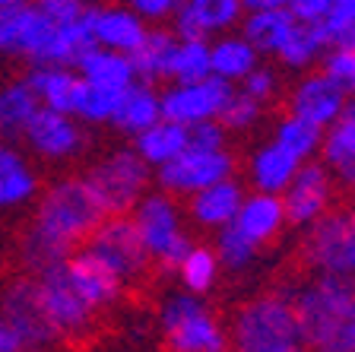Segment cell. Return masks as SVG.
<instances>
[{"mask_svg":"<svg viewBox=\"0 0 355 352\" xmlns=\"http://www.w3.org/2000/svg\"><path fill=\"white\" fill-rule=\"evenodd\" d=\"M86 248L96 251L105 264H108L111 270L124 279L127 286H130V283L146 279L149 270H153V257H149V251H146V244H143L140 232H137V226H133V216L130 213L105 216V219L92 228Z\"/></svg>","mask_w":355,"mask_h":352,"instance_id":"obj_10","label":"cell"},{"mask_svg":"<svg viewBox=\"0 0 355 352\" xmlns=\"http://www.w3.org/2000/svg\"><path fill=\"white\" fill-rule=\"evenodd\" d=\"M311 352H355V305L346 311V317L336 324V330L320 346H314Z\"/></svg>","mask_w":355,"mask_h":352,"instance_id":"obj_45","label":"cell"},{"mask_svg":"<svg viewBox=\"0 0 355 352\" xmlns=\"http://www.w3.org/2000/svg\"><path fill=\"white\" fill-rule=\"evenodd\" d=\"M235 226L241 228L251 242H257L260 248H270L286 235L288 216L286 203L279 194H263V191H248L241 210L235 216Z\"/></svg>","mask_w":355,"mask_h":352,"instance_id":"obj_22","label":"cell"},{"mask_svg":"<svg viewBox=\"0 0 355 352\" xmlns=\"http://www.w3.org/2000/svg\"><path fill=\"white\" fill-rule=\"evenodd\" d=\"M22 143L38 162L48 165H64V162L80 159L89 149V131L80 117L54 108H38V115L29 121Z\"/></svg>","mask_w":355,"mask_h":352,"instance_id":"obj_11","label":"cell"},{"mask_svg":"<svg viewBox=\"0 0 355 352\" xmlns=\"http://www.w3.org/2000/svg\"><path fill=\"white\" fill-rule=\"evenodd\" d=\"M165 352H229V330L203 295L171 292L159 311Z\"/></svg>","mask_w":355,"mask_h":352,"instance_id":"obj_6","label":"cell"},{"mask_svg":"<svg viewBox=\"0 0 355 352\" xmlns=\"http://www.w3.org/2000/svg\"><path fill=\"white\" fill-rule=\"evenodd\" d=\"M29 3H35L51 22H70V19H76L92 0H29Z\"/></svg>","mask_w":355,"mask_h":352,"instance_id":"obj_46","label":"cell"},{"mask_svg":"<svg viewBox=\"0 0 355 352\" xmlns=\"http://www.w3.org/2000/svg\"><path fill=\"white\" fill-rule=\"evenodd\" d=\"M333 0H286V10L295 22H324Z\"/></svg>","mask_w":355,"mask_h":352,"instance_id":"obj_47","label":"cell"},{"mask_svg":"<svg viewBox=\"0 0 355 352\" xmlns=\"http://www.w3.org/2000/svg\"><path fill=\"white\" fill-rule=\"evenodd\" d=\"M213 248L222 260V270H229V273H248L260 260V254H263V248L257 242H251L235 222L216 232Z\"/></svg>","mask_w":355,"mask_h":352,"instance_id":"obj_35","label":"cell"},{"mask_svg":"<svg viewBox=\"0 0 355 352\" xmlns=\"http://www.w3.org/2000/svg\"><path fill=\"white\" fill-rule=\"evenodd\" d=\"M38 292H42L44 311L51 317L54 330H58V340H67V343H80L92 333L96 327V311L89 308L83 295L70 286V279L64 273V264L54 267V270L38 273Z\"/></svg>","mask_w":355,"mask_h":352,"instance_id":"obj_12","label":"cell"},{"mask_svg":"<svg viewBox=\"0 0 355 352\" xmlns=\"http://www.w3.org/2000/svg\"><path fill=\"white\" fill-rule=\"evenodd\" d=\"M124 3L149 26H168L181 7V0H124Z\"/></svg>","mask_w":355,"mask_h":352,"instance_id":"obj_42","label":"cell"},{"mask_svg":"<svg viewBox=\"0 0 355 352\" xmlns=\"http://www.w3.org/2000/svg\"><path fill=\"white\" fill-rule=\"evenodd\" d=\"M187 131H191V146H197V149H225L229 146V131L222 127L219 117L200 121V124L187 127Z\"/></svg>","mask_w":355,"mask_h":352,"instance_id":"obj_43","label":"cell"},{"mask_svg":"<svg viewBox=\"0 0 355 352\" xmlns=\"http://www.w3.org/2000/svg\"><path fill=\"white\" fill-rule=\"evenodd\" d=\"M229 352H308L286 289L241 301L229 317Z\"/></svg>","mask_w":355,"mask_h":352,"instance_id":"obj_1","label":"cell"},{"mask_svg":"<svg viewBox=\"0 0 355 352\" xmlns=\"http://www.w3.org/2000/svg\"><path fill=\"white\" fill-rule=\"evenodd\" d=\"M352 286H355V276H352Z\"/></svg>","mask_w":355,"mask_h":352,"instance_id":"obj_52","label":"cell"},{"mask_svg":"<svg viewBox=\"0 0 355 352\" xmlns=\"http://www.w3.org/2000/svg\"><path fill=\"white\" fill-rule=\"evenodd\" d=\"M105 219V210L92 197L83 175H58L42 184L35 203H32L29 226L64 244L67 251H76L89 242V235Z\"/></svg>","mask_w":355,"mask_h":352,"instance_id":"obj_2","label":"cell"},{"mask_svg":"<svg viewBox=\"0 0 355 352\" xmlns=\"http://www.w3.org/2000/svg\"><path fill=\"white\" fill-rule=\"evenodd\" d=\"M51 29L54 22L35 3L0 10V58H19L26 64H35L51 38Z\"/></svg>","mask_w":355,"mask_h":352,"instance_id":"obj_17","label":"cell"},{"mask_svg":"<svg viewBox=\"0 0 355 352\" xmlns=\"http://www.w3.org/2000/svg\"><path fill=\"white\" fill-rule=\"evenodd\" d=\"M64 273H67V279H70V286L83 295V301H86L96 315L114 308L121 301V295H124V286H127L124 279L111 270L96 251L86 248V244H80L73 254L67 257Z\"/></svg>","mask_w":355,"mask_h":352,"instance_id":"obj_16","label":"cell"},{"mask_svg":"<svg viewBox=\"0 0 355 352\" xmlns=\"http://www.w3.org/2000/svg\"><path fill=\"white\" fill-rule=\"evenodd\" d=\"M42 102H38L35 89L26 83V76H16L0 86V137L7 140H22L29 121L38 115Z\"/></svg>","mask_w":355,"mask_h":352,"instance_id":"obj_31","label":"cell"},{"mask_svg":"<svg viewBox=\"0 0 355 352\" xmlns=\"http://www.w3.org/2000/svg\"><path fill=\"white\" fill-rule=\"evenodd\" d=\"M92 197L105 210V216L133 213V206L153 187V165L130 146H114L96 162H89L83 171Z\"/></svg>","mask_w":355,"mask_h":352,"instance_id":"obj_4","label":"cell"},{"mask_svg":"<svg viewBox=\"0 0 355 352\" xmlns=\"http://www.w3.org/2000/svg\"><path fill=\"white\" fill-rule=\"evenodd\" d=\"M295 26L292 13L286 7H266V10H244L238 32L260 51V58H273L279 51V44L286 42L288 29Z\"/></svg>","mask_w":355,"mask_h":352,"instance_id":"obj_29","label":"cell"},{"mask_svg":"<svg viewBox=\"0 0 355 352\" xmlns=\"http://www.w3.org/2000/svg\"><path fill=\"white\" fill-rule=\"evenodd\" d=\"M238 89H244V92H248V96H254L257 102L270 105L276 96H279L282 80H279V74H276L270 64H257L251 74H248L241 83H238Z\"/></svg>","mask_w":355,"mask_h":352,"instance_id":"obj_41","label":"cell"},{"mask_svg":"<svg viewBox=\"0 0 355 352\" xmlns=\"http://www.w3.org/2000/svg\"><path fill=\"white\" fill-rule=\"evenodd\" d=\"M333 44H346V48H352V51H355V29H352V32H346V35H343L340 42H333Z\"/></svg>","mask_w":355,"mask_h":352,"instance_id":"obj_50","label":"cell"},{"mask_svg":"<svg viewBox=\"0 0 355 352\" xmlns=\"http://www.w3.org/2000/svg\"><path fill=\"white\" fill-rule=\"evenodd\" d=\"M298 165L286 149H279L273 140H266L260 146H254L244 159V184L251 191H263V194H286V187L292 184Z\"/></svg>","mask_w":355,"mask_h":352,"instance_id":"obj_23","label":"cell"},{"mask_svg":"<svg viewBox=\"0 0 355 352\" xmlns=\"http://www.w3.org/2000/svg\"><path fill=\"white\" fill-rule=\"evenodd\" d=\"M336 187L340 184H336L333 169H327L320 159L302 162L292 184L282 194L288 226L308 228L311 222H318L324 213H330L333 206H336Z\"/></svg>","mask_w":355,"mask_h":352,"instance_id":"obj_13","label":"cell"},{"mask_svg":"<svg viewBox=\"0 0 355 352\" xmlns=\"http://www.w3.org/2000/svg\"><path fill=\"white\" fill-rule=\"evenodd\" d=\"M333 175H336V184H340L343 191L355 194V159L349 162V165H343L340 171H333Z\"/></svg>","mask_w":355,"mask_h":352,"instance_id":"obj_49","label":"cell"},{"mask_svg":"<svg viewBox=\"0 0 355 352\" xmlns=\"http://www.w3.org/2000/svg\"><path fill=\"white\" fill-rule=\"evenodd\" d=\"M178 286L191 295H209L222 279V260L216 254L213 244L207 242H193L187 248V254L181 257V264L175 270Z\"/></svg>","mask_w":355,"mask_h":352,"instance_id":"obj_33","label":"cell"},{"mask_svg":"<svg viewBox=\"0 0 355 352\" xmlns=\"http://www.w3.org/2000/svg\"><path fill=\"white\" fill-rule=\"evenodd\" d=\"M130 143L155 171V169H162L165 162H171L175 156H181L187 146H191V131H187L184 124H178V121L159 117L153 127H146L143 133H137Z\"/></svg>","mask_w":355,"mask_h":352,"instance_id":"obj_30","label":"cell"},{"mask_svg":"<svg viewBox=\"0 0 355 352\" xmlns=\"http://www.w3.org/2000/svg\"><path fill=\"white\" fill-rule=\"evenodd\" d=\"M22 76H26V83L35 89L42 108H54V111H67V115H73V99H76V86H80V74H76V67L29 64Z\"/></svg>","mask_w":355,"mask_h":352,"instance_id":"obj_26","label":"cell"},{"mask_svg":"<svg viewBox=\"0 0 355 352\" xmlns=\"http://www.w3.org/2000/svg\"><path fill=\"white\" fill-rule=\"evenodd\" d=\"M318 67L346 96H355V51L352 48H346V44H330Z\"/></svg>","mask_w":355,"mask_h":352,"instance_id":"obj_40","label":"cell"},{"mask_svg":"<svg viewBox=\"0 0 355 352\" xmlns=\"http://www.w3.org/2000/svg\"><path fill=\"white\" fill-rule=\"evenodd\" d=\"M355 159V111L343 108V115L324 131V143H320V162L327 169L340 171L343 165Z\"/></svg>","mask_w":355,"mask_h":352,"instance_id":"obj_37","label":"cell"},{"mask_svg":"<svg viewBox=\"0 0 355 352\" xmlns=\"http://www.w3.org/2000/svg\"><path fill=\"white\" fill-rule=\"evenodd\" d=\"M159 117H162V99H159V89L137 80L133 86H127L124 92H121L118 108H114V115H111L108 127H114V133H121V137L133 140L137 133H143L146 127H153Z\"/></svg>","mask_w":355,"mask_h":352,"instance_id":"obj_24","label":"cell"},{"mask_svg":"<svg viewBox=\"0 0 355 352\" xmlns=\"http://www.w3.org/2000/svg\"><path fill=\"white\" fill-rule=\"evenodd\" d=\"M304 270L355 276V232L349 206H333L318 222H311L298 244Z\"/></svg>","mask_w":355,"mask_h":352,"instance_id":"obj_7","label":"cell"},{"mask_svg":"<svg viewBox=\"0 0 355 352\" xmlns=\"http://www.w3.org/2000/svg\"><path fill=\"white\" fill-rule=\"evenodd\" d=\"M330 44L333 42H330V35H327L324 22H295L273 58L279 60L286 70L304 74V70H314V67L320 64V58H324V51Z\"/></svg>","mask_w":355,"mask_h":352,"instance_id":"obj_27","label":"cell"},{"mask_svg":"<svg viewBox=\"0 0 355 352\" xmlns=\"http://www.w3.org/2000/svg\"><path fill=\"white\" fill-rule=\"evenodd\" d=\"M232 92H235V86L229 80H222V76H207V80L193 83H165V89H159L162 117L178 121L184 127H193L200 121H213V117H219L222 105L229 102Z\"/></svg>","mask_w":355,"mask_h":352,"instance_id":"obj_14","label":"cell"},{"mask_svg":"<svg viewBox=\"0 0 355 352\" xmlns=\"http://www.w3.org/2000/svg\"><path fill=\"white\" fill-rule=\"evenodd\" d=\"M175 51H178L175 29H171V26H149L143 44L130 54L137 80L149 83V86H165V83H171Z\"/></svg>","mask_w":355,"mask_h":352,"instance_id":"obj_25","label":"cell"},{"mask_svg":"<svg viewBox=\"0 0 355 352\" xmlns=\"http://www.w3.org/2000/svg\"><path fill=\"white\" fill-rule=\"evenodd\" d=\"M346 99H349L346 92H343V89L318 67V70H304V74H298V80L288 86L286 111L288 115H295V117H302V121H308V124L320 127V131H327V127L343 115Z\"/></svg>","mask_w":355,"mask_h":352,"instance_id":"obj_15","label":"cell"},{"mask_svg":"<svg viewBox=\"0 0 355 352\" xmlns=\"http://www.w3.org/2000/svg\"><path fill=\"white\" fill-rule=\"evenodd\" d=\"M130 216L149 257H153V267L162 276H175L181 257L193 244L191 232H187L184 203L171 197L168 191H162V187H149L140 203L133 206Z\"/></svg>","mask_w":355,"mask_h":352,"instance_id":"obj_3","label":"cell"},{"mask_svg":"<svg viewBox=\"0 0 355 352\" xmlns=\"http://www.w3.org/2000/svg\"><path fill=\"white\" fill-rule=\"evenodd\" d=\"M295 308L298 327L308 352L314 346H320L336 324L346 317V311L355 305V286L352 276H333V273H311L308 279H302L298 286L286 289Z\"/></svg>","mask_w":355,"mask_h":352,"instance_id":"obj_5","label":"cell"},{"mask_svg":"<svg viewBox=\"0 0 355 352\" xmlns=\"http://www.w3.org/2000/svg\"><path fill=\"white\" fill-rule=\"evenodd\" d=\"M121 92L98 83H89L80 76L76 86V99H73V117H80L86 127H98V124H111V115L118 108Z\"/></svg>","mask_w":355,"mask_h":352,"instance_id":"obj_36","label":"cell"},{"mask_svg":"<svg viewBox=\"0 0 355 352\" xmlns=\"http://www.w3.org/2000/svg\"><path fill=\"white\" fill-rule=\"evenodd\" d=\"M89 19H92L96 44L111 48V51H121V54H133L149 32V22H143L124 0L89 3Z\"/></svg>","mask_w":355,"mask_h":352,"instance_id":"obj_19","label":"cell"},{"mask_svg":"<svg viewBox=\"0 0 355 352\" xmlns=\"http://www.w3.org/2000/svg\"><path fill=\"white\" fill-rule=\"evenodd\" d=\"M270 140H273L279 149H286L295 162H311V159H320L324 131L286 111L282 117L273 121V127H270Z\"/></svg>","mask_w":355,"mask_h":352,"instance_id":"obj_34","label":"cell"},{"mask_svg":"<svg viewBox=\"0 0 355 352\" xmlns=\"http://www.w3.org/2000/svg\"><path fill=\"white\" fill-rule=\"evenodd\" d=\"M263 115H266V105L257 102L254 96H248L244 89L235 86V92L229 96V102L222 105L219 121H222V127H225L229 133H251V131H257L260 127Z\"/></svg>","mask_w":355,"mask_h":352,"instance_id":"obj_39","label":"cell"},{"mask_svg":"<svg viewBox=\"0 0 355 352\" xmlns=\"http://www.w3.org/2000/svg\"><path fill=\"white\" fill-rule=\"evenodd\" d=\"M42 175L13 140L0 137V213L32 206L42 191Z\"/></svg>","mask_w":355,"mask_h":352,"instance_id":"obj_21","label":"cell"},{"mask_svg":"<svg viewBox=\"0 0 355 352\" xmlns=\"http://www.w3.org/2000/svg\"><path fill=\"white\" fill-rule=\"evenodd\" d=\"M324 29L330 35V42H340L346 32L355 29V0H333L330 13L324 19Z\"/></svg>","mask_w":355,"mask_h":352,"instance_id":"obj_44","label":"cell"},{"mask_svg":"<svg viewBox=\"0 0 355 352\" xmlns=\"http://www.w3.org/2000/svg\"><path fill=\"white\" fill-rule=\"evenodd\" d=\"M241 16V0H181L168 26L178 38H216L222 32L238 29Z\"/></svg>","mask_w":355,"mask_h":352,"instance_id":"obj_20","label":"cell"},{"mask_svg":"<svg viewBox=\"0 0 355 352\" xmlns=\"http://www.w3.org/2000/svg\"><path fill=\"white\" fill-rule=\"evenodd\" d=\"M244 197H248L244 178L232 175V178H222V181L203 187V191L191 194L184 200V213L191 219V226L200 228V232H219V228L235 222Z\"/></svg>","mask_w":355,"mask_h":352,"instance_id":"obj_18","label":"cell"},{"mask_svg":"<svg viewBox=\"0 0 355 352\" xmlns=\"http://www.w3.org/2000/svg\"><path fill=\"white\" fill-rule=\"evenodd\" d=\"M22 3H29V0H0V10H10V7H22Z\"/></svg>","mask_w":355,"mask_h":352,"instance_id":"obj_51","label":"cell"},{"mask_svg":"<svg viewBox=\"0 0 355 352\" xmlns=\"http://www.w3.org/2000/svg\"><path fill=\"white\" fill-rule=\"evenodd\" d=\"M209 58H213V76L229 80L232 86H238L260 64V51L241 32H222L209 38Z\"/></svg>","mask_w":355,"mask_h":352,"instance_id":"obj_28","label":"cell"},{"mask_svg":"<svg viewBox=\"0 0 355 352\" xmlns=\"http://www.w3.org/2000/svg\"><path fill=\"white\" fill-rule=\"evenodd\" d=\"M0 315L19 333L26 352H44L48 346L60 343L54 330L51 317L44 311L42 292H38V279L32 273H16L0 289Z\"/></svg>","mask_w":355,"mask_h":352,"instance_id":"obj_8","label":"cell"},{"mask_svg":"<svg viewBox=\"0 0 355 352\" xmlns=\"http://www.w3.org/2000/svg\"><path fill=\"white\" fill-rule=\"evenodd\" d=\"M76 74L89 83L118 89V92H124L127 86L137 83V70H133L130 54L111 51V48H102V44H96V48H89L83 54L80 64H76Z\"/></svg>","mask_w":355,"mask_h":352,"instance_id":"obj_32","label":"cell"},{"mask_svg":"<svg viewBox=\"0 0 355 352\" xmlns=\"http://www.w3.org/2000/svg\"><path fill=\"white\" fill-rule=\"evenodd\" d=\"M0 352H26V346H22L19 333L10 327L3 315H0Z\"/></svg>","mask_w":355,"mask_h":352,"instance_id":"obj_48","label":"cell"},{"mask_svg":"<svg viewBox=\"0 0 355 352\" xmlns=\"http://www.w3.org/2000/svg\"><path fill=\"white\" fill-rule=\"evenodd\" d=\"M232 175H238V156L232 153V146H225V149L187 146L181 156L165 162L162 169H155L153 181H155V187L168 191L171 197L187 200L191 194L203 191V187L222 181V178H232Z\"/></svg>","mask_w":355,"mask_h":352,"instance_id":"obj_9","label":"cell"},{"mask_svg":"<svg viewBox=\"0 0 355 352\" xmlns=\"http://www.w3.org/2000/svg\"><path fill=\"white\" fill-rule=\"evenodd\" d=\"M207 76H213L209 38H178L171 83H193V80H207Z\"/></svg>","mask_w":355,"mask_h":352,"instance_id":"obj_38","label":"cell"}]
</instances>
